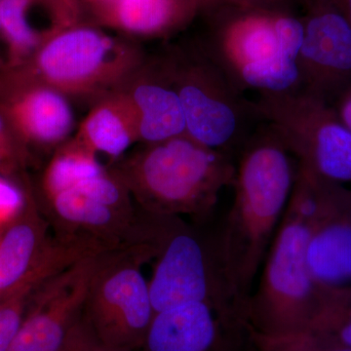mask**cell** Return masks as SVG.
Instances as JSON below:
<instances>
[{
    "label": "cell",
    "mask_w": 351,
    "mask_h": 351,
    "mask_svg": "<svg viewBox=\"0 0 351 351\" xmlns=\"http://www.w3.org/2000/svg\"><path fill=\"white\" fill-rule=\"evenodd\" d=\"M291 156L269 125L245 143L237 163L234 200L215 250L237 313L247 314L256 277L290 199L297 174Z\"/></svg>",
    "instance_id": "cell-1"
},
{
    "label": "cell",
    "mask_w": 351,
    "mask_h": 351,
    "mask_svg": "<svg viewBox=\"0 0 351 351\" xmlns=\"http://www.w3.org/2000/svg\"><path fill=\"white\" fill-rule=\"evenodd\" d=\"M317 207V176L299 165L290 199L263 265L257 291L246 315L263 336L306 332L313 319L321 288L306 263L311 219Z\"/></svg>",
    "instance_id": "cell-2"
},
{
    "label": "cell",
    "mask_w": 351,
    "mask_h": 351,
    "mask_svg": "<svg viewBox=\"0 0 351 351\" xmlns=\"http://www.w3.org/2000/svg\"><path fill=\"white\" fill-rule=\"evenodd\" d=\"M140 209L157 216H207L221 191L233 186L232 156L195 142L188 135L145 145L112 171Z\"/></svg>",
    "instance_id": "cell-3"
},
{
    "label": "cell",
    "mask_w": 351,
    "mask_h": 351,
    "mask_svg": "<svg viewBox=\"0 0 351 351\" xmlns=\"http://www.w3.org/2000/svg\"><path fill=\"white\" fill-rule=\"evenodd\" d=\"M184 112L186 135L232 156L243 144L247 129L258 117L209 51L174 50L161 57Z\"/></svg>",
    "instance_id": "cell-4"
},
{
    "label": "cell",
    "mask_w": 351,
    "mask_h": 351,
    "mask_svg": "<svg viewBox=\"0 0 351 351\" xmlns=\"http://www.w3.org/2000/svg\"><path fill=\"white\" fill-rule=\"evenodd\" d=\"M304 24L292 16L235 20L206 48L240 91L283 94L302 89L299 54Z\"/></svg>",
    "instance_id": "cell-5"
},
{
    "label": "cell",
    "mask_w": 351,
    "mask_h": 351,
    "mask_svg": "<svg viewBox=\"0 0 351 351\" xmlns=\"http://www.w3.org/2000/svg\"><path fill=\"white\" fill-rule=\"evenodd\" d=\"M157 255L156 243H142L97 257L83 315L106 346L122 351L142 348L154 315L142 265Z\"/></svg>",
    "instance_id": "cell-6"
},
{
    "label": "cell",
    "mask_w": 351,
    "mask_h": 351,
    "mask_svg": "<svg viewBox=\"0 0 351 351\" xmlns=\"http://www.w3.org/2000/svg\"><path fill=\"white\" fill-rule=\"evenodd\" d=\"M254 106L299 165L328 181L351 182V131L332 104L300 89L260 94Z\"/></svg>",
    "instance_id": "cell-7"
},
{
    "label": "cell",
    "mask_w": 351,
    "mask_h": 351,
    "mask_svg": "<svg viewBox=\"0 0 351 351\" xmlns=\"http://www.w3.org/2000/svg\"><path fill=\"white\" fill-rule=\"evenodd\" d=\"M34 60L36 80L66 95L110 93L147 61L137 48L90 27L54 34Z\"/></svg>",
    "instance_id": "cell-8"
},
{
    "label": "cell",
    "mask_w": 351,
    "mask_h": 351,
    "mask_svg": "<svg viewBox=\"0 0 351 351\" xmlns=\"http://www.w3.org/2000/svg\"><path fill=\"white\" fill-rule=\"evenodd\" d=\"M180 217H166L159 253L149 282L154 313L191 302H207L221 313L237 311L209 250Z\"/></svg>",
    "instance_id": "cell-9"
},
{
    "label": "cell",
    "mask_w": 351,
    "mask_h": 351,
    "mask_svg": "<svg viewBox=\"0 0 351 351\" xmlns=\"http://www.w3.org/2000/svg\"><path fill=\"white\" fill-rule=\"evenodd\" d=\"M98 255L82 258L41 284L6 351H60L84 311Z\"/></svg>",
    "instance_id": "cell-10"
},
{
    "label": "cell",
    "mask_w": 351,
    "mask_h": 351,
    "mask_svg": "<svg viewBox=\"0 0 351 351\" xmlns=\"http://www.w3.org/2000/svg\"><path fill=\"white\" fill-rule=\"evenodd\" d=\"M299 68L302 89L330 104L351 85V27L326 0L304 24Z\"/></svg>",
    "instance_id": "cell-11"
},
{
    "label": "cell",
    "mask_w": 351,
    "mask_h": 351,
    "mask_svg": "<svg viewBox=\"0 0 351 351\" xmlns=\"http://www.w3.org/2000/svg\"><path fill=\"white\" fill-rule=\"evenodd\" d=\"M306 263L320 287L351 285V195L338 182L321 177Z\"/></svg>",
    "instance_id": "cell-12"
},
{
    "label": "cell",
    "mask_w": 351,
    "mask_h": 351,
    "mask_svg": "<svg viewBox=\"0 0 351 351\" xmlns=\"http://www.w3.org/2000/svg\"><path fill=\"white\" fill-rule=\"evenodd\" d=\"M117 90L133 110L138 142L156 144L186 135L181 101L161 57L147 60Z\"/></svg>",
    "instance_id": "cell-13"
},
{
    "label": "cell",
    "mask_w": 351,
    "mask_h": 351,
    "mask_svg": "<svg viewBox=\"0 0 351 351\" xmlns=\"http://www.w3.org/2000/svg\"><path fill=\"white\" fill-rule=\"evenodd\" d=\"M216 313L221 311L203 302L154 313L140 350L209 351L218 335Z\"/></svg>",
    "instance_id": "cell-14"
},
{
    "label": "cell",
    "mask_w": 351,
    "mask_h": 351,
    "mask_svg": "<svg viewBox=\"0 0 351 351\" xmlns=\"http://www.w3.org/2000/svg\"><path fill=\"white\" fill-rule=\"evenodd\" d=\"M15 114L25 135L43 145L62 144L75 129L68 95L38 80L21 95Z\"/></svg>",
    "instance_id": "cell-15"
},
{
    "label": "cell",
    "mask_w": 351,
    "mask_h": 351,
    "mask_svg": "<svg viewBox=\"0 0 351 351\" xmlns=\"http://www.w3.org/2000/svg\"><path fill=\"white\" fill-rule=\"evenodd\" d=\"M77 140L96 154L117 160L135 142H138L133 110L125 97L114 90L88 113L80 126Z\"/></svg>",
    "instance_id": "cell-16"
},
{
    "label": "cell",
    "mask_w": 351,
    "mask_h": 351,
    "mask_svg": "<svg viewBox=\"0 0 351 351\" xmlns=\"http://www.w3.org/2000/svg\"><path fill=\"white\" fill-rule=\"evenodd\" d=\"M191 0H117L113 24L136 36H162L191 17Z\"/></svg>",
    "instance_id": "cell-17"
},
{
    "label": "cell",
    "mask_w": 351,
    "mask_h": 351,
    "mask_svg": "<svg viewBox=\"0 0 351 351\" xmlns=\"http://www.w3.org/2000/svg\"><path fill=\"white\" fill-rule=\"evenodd\" d=\"M306 332L320 343L351 348V285L321 288Z\"/></svg>",
    "instance_id": "cell-18"
},
{
    "label": "cell",
    "mask_w": 351,
    "mask_h": 351,
    "mask_svg": "<svg viewBox=\"0 0 351 351\" xmlns=\"http://www.w3.org/2000/svg\"><path fill=\"white\" fill-rule=\"evenodd\" d=\"M96 154L80 141L64 147L52 159L44 177V189L49 196L73 188L78 182L105 171Z\"/></svg>",
    "instance_id": "cell-19"
},
{
    "label": "cell",
    "mask_w": 351,
    "mask_h": 351,
    "mask_svg": "<svg viewBox=\"0 0 351 351\" xmlns=\"http://www.w3.org/2000/svg\"><path fill=\"white\" fill-rule=\"evenodd\" d=\"M31 0H0V31L3 32L16 56H32L43 41L27 18Z\"/></svg>",
    "instance_id": "cell-20"
},
{
    "label": "cell",
    "mask_w": 351,
    "mask_h": 351,
    "mask_svg": "<svg viewBox=\"0 0 351 351\" xmlns=\"http://www.w3.org/2000/svg\"><path fill=\"white\" fill-rule=\"evenodd\" d=\"M36 289L25 286L0 302V351H6L12 343L24 320L29 299Z\"/></svg>",
    "instance_id": "cell-21"
},
{
    "label": "cell",
    "mask_w": 351,
    "mask_h": 351,
    "mask_svg": "<svg viewBox=\"0 0 351 351\" xmlns=\"http://www.w3.org/2000/svg\"><path fill=\"white\" fill-rule=\"evenodd\" d=\"M60 351H122L106 346L97 338L89 323L82 316L71 330L66 343Z\"/></svg>",
    "instance_id": "cell-22"
},
{
    "label": "cell",
    "mask_w": 351,
    "mask_h": 351,
    "mask_svg": "<svg viewBox=\"0 0 351 351\" xmlns=\"http://www.w3.org/2000/svg\"><path fill=\"white\" fill-rule=\"evenodd\" d=\"M27 198L17 186L0 177V226L12 221L24 209Z\"/></svg>",
    "instance_id": "cell-23"
},
{
    "label": "cell",
    "mask_w": 351,
    "mask_h": 351,
    "mask_svg": "<svg viewBox=\"0 0 351 351\" xmlns=\"http://www.w3.org/2000/svg\"><path fill=\"white\" fill-rule=\"evenodd\" d=\"M334 107L341 121L351 131V85L336 99Z\"/></svg>",
    "instance_id": "cell-24"
},
{
    "label": "cell",
    "mask_w": 351,
    "mask_h": 351,
    "mask_svg": "<svg viewBox=\"0 0 351 351\" xmlns=\"http://www.w3.org/2000/svg\"><path fill=\"white\" fill-rule=\"evenodd\" d=\"M307 345H308V351H351V348H343V346L326 345V343H320L317 339L313 338L311 335L307 334Z\"/></svg>",
    "instance_id": "cell-25"
},
{
    "label": "cell",
    "mask_w": 351,
    "mask_h": 351,
    "mask_svg": "<svg viewBox=\"0 0 351 351\" xmlns=\"http://www.w3.org/2000/svg\"><path fill=\"white\" fill-rule=\"evenodd\" d=\"M348 23L351 27V0H326Z\"/></svg>",
    "instance_id": "cell-26"
},
{
    "label": "cell",
    "mask_w": 351,
    "mask_h": 351,
    "mask_svg": "<svg viewBox=\"0 0 351 351\" xmlns=\"http://www.w3.org/2000/svg\"><path fill=\"white\" fill-rule=\"evenodd\" d=\"M290 339V350L288 351H307V341L306 337L302 334L291 335L289 336Z\"/></svg>",
    "instance_id": "cell-27"
},
{
    "label": "cell",
    "mask_w": 351,
    "mask_h": 351,
    "mask_svg": "<svg viewBox=\"0 0 351 351\" xmlns=\"http://www.w3.org/2000/svg\"><path fill=\"white\" fill-rule=\"evenodd\" d=\"M4 130V120L2 119L1 114H0V138H1L2 133Z\"/></svg>",
    "instance_id": "cell-28"
},
{
    "label": "cell",
    "mask_w": 351,
    "mask_h": 351,
    "mask_svg": "<svg viewBox=\"0 0 351 351\" xmlns=\"http://www.w3.org/2000/svg\"><path fill=\"white\" fill-rule=\"evenodd\" d=\"M4 156H5V151H4V147L0 144V164H1L2 159L4 158Z\"/></svg>",
    "instance_id": "cell-29"
},
{
    "label": "cell",
    "mask_w": 351,
    "mask_h": 351,
    "mask_svg": "<svg viewBox=\"0 0 351 351\" xmlns=\"http://www.w3.org/2000/svg\"><path fill=\"white\" fill-rule=\"evenodd\" d=\"M1 302H2V301H1Z\"/></svg>",
    "instance_id": "cell-30"
}]
</instances>
